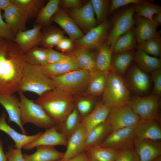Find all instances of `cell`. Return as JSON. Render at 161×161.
<instances>
[{"label": "cell", "instance_id": "3957f363", "mask_svg": "<svg viewBox=\"0 0 161 161\" xmlns=\"http://www.w3.org/2000/svg\"><path fill=\"white\" fill-rule=\"evenodd\" d=\"M56 88L53 80L43 73L40 65L26 63L17 92L19 93L30 92L39 96Z\"/></svg>", "mask_w": 161, "mask_h": 161}, {"label": "cell", "instance_id": "8992f818", "mask_svg": "<svg viewBox=\"0 0 161 161\" xmlns=\"http://www.w3.org/2000/svg\"><path fill=\"white\" fill-rule=\"evenodd\" d=\"M91 74L87 70L78 69L50 78L56 88L72 95L87 88Z\"/></svg>", "mask_w": 161, "mask_h": 161}, {"label": "cell", "instance_id": "f907efd6", "mask_svg": "<svg viewBox=\"0 0 161 161\" xmlns=\"http://www.w3.org/2000/svg\"><path fill=\"white\" fill-rule=\"evenodd\" d=\"M73 46V42L71 39L64 38L56 46L57 49L62 51H67L71 49Z\"/></svg>", "mask_w": 161, "mask_h": 161}, {"label": "cell", "instance_id": "1f68e13d", "mask_svg": "<svg viewBox=\"0 0 161 161\" xmlns=\"http://www.w3.org/2000/svg\"><path fill=\"white\" fill-rule=\"evenodd\" d=\"M133 55L131 51L116 54L112 59L111 70L123 77L133 61Z\"/></svg>", "mask_w": 161, "mask_h": 161}, {"label": "cell", "instance_id": "60d3db41", "mask_svg": "<svg viewBox=\"0 0 161 161\" xmlns=\"http://www.w3.org/2000/svg\"><path fill=\"white\" fill-rule=\"evenodd\" d=\"M138 49L153 56L161 55V40L160 36L152 38L138 44Z\"/></svg>", "mask_w": 161, "mask_h": 161}, {"label": "cell", "instance_id": "db71d44e", "mask_svg": "<svg viewBox=\"0 0 161 161\" xmlns=\"http://www.w3.org/2000/svg\"><path fill=\"white\" fill-rule=\"evenodd\" d=\"M12 4V0H0V10L4 11Z\"/></svg>", "mask_w": 161, "mask_h": 161}, {"label": "cell", "instance_id": "cb8c5ba5", "mask_svg": "<svg viewBox=\"0 0 161 161\" xmlns=\"http://www.w3.org/2000/svg\"><path fill=\"white\" fill-rule=\"evenodd\" d=\"M31 154H23L25 161H56L63 157L64 152L59 151L54 146L41 145Z\"/></svg>", "mask_w": 161, "mask_h": 161}, {"label": "cell", "instance_id": "ba28073f", "mask_svg": "<svg viewBox=\"0 0 161 161\" xmlns=\"http://www.w3.org/2000/svg\"><path fill=\"white\" fill-rule=\"evenodd\" d=\"M140 119L128 104L112 108L106 120L113 131L135 126Z\"/></svg>", "mask_w": 161, "mask_h": 161}, {"label": "cell", "instance_id": "681fc988", "mask_svg": "<svg viewBox=\"0 0 161 161\" xmlns=\"http://www.w3.org/2000/svg\"><path fill=\"white\" fill-rule=\"evenodd\" d=\"M142 0H112L110 1L109 13L123 6L130 4H136Z\"/></svg>", "mask_w": 161, "mask_h": 161}, {"label": "cell", "instance_id": "f546056e", "mask_svg": "<svg viewBox=\"0 0 161 161\" xmlns=\"http://www.w3.org/2000/svg\"><path fill=\"white\" fill-rule=\"evenodd\" d=\"M133 61L142 70L147 73L161 68V60L158 57L147 54L138 49L134 54Z\"/></svg>", "mask_w": 161, "mask_h": 161}, {"label": "cell", "instance_id": "5b68a950", "mask_svg": "<svg viewBox=\"0 0 161 161\" xmlns=\"http://www.w3.org/2000/svg\"><path fill=\"white\" fill-rule=\"evenodd\" d=\"M19 94L21 120L23 126L31 123L46 129L58 126L55 122L34 100L27 98L24 93Z\"/></svg>", "mask_w": 161, "mask_h": 161}, {"label": "cell", "instance_id": "d6a6232c", "mask_svg": "<svg viewBox=\"0 0 161 161\" xmlns=\"http://www.w3.org/2000/svg\"><path fill=\"white\" fill-rule=\"evenodd\" d=\"M120 151L100 145L88 148L85 151L90 158L96 161H114Z\"/></svg>", "mask_w": 161, "mask_h": 161}, {"label": "cell", "instance_id": "11a10c76", "mask_svg": "<svg viewBox=\"0 0 161 161\" xmlns=\"http://www.w3.org/2000/svg\"><path fill=\"white\" fill-rule=\"evenodd\" d=\"M3 141L0 139V161H7L6 155L3 150Z\"/></svg>", "mask_w": 161, "mask_h": 161}, {"label": "cell", "instance_id": "9c48e42d", "mask_svg": "<svg viewBox=\"0 0 161 161\" xmlns=\"http://www.w3.org/2000/svg\"><path fill=\"white\" fill-rule=\"evenodd\" d=\"M134 5L129 6L121 12L114 19L106 42L112 49L116 41L132 29L134 24Z\"/></svg>", "mask_w": 161, "mask_h": 161}, {"label": "cell", "instance_id": "ee69618b", "mask_svg": "<svg viewBox=\"0 0 161 161\" xmlns=\"http://www.w3.org/2000/svg\"><path fill=\"white\" fill-rule=\"evenodd\" d=\"M47 64L58 63L67 60L70 57L69 55H64L52 48H47Z\"/></svg>", "mask_w": 161, "mask_h": 161}, {"label": "cell", "instance_id": "816d5d0a", "mask_svg": "<svg viewBox=\"0 0 161 161\" xmlns=\"http://www.w3.org/2000/svg\"><path fill=\"white\" fill-rule=\"evenodd\" d=\"M82 1L80 0H62L60 1L59 4L63 7L72 9L81 6Z\"/></svg>", "mask_w": 161, "mask_h": 161}, {"label": "cell", "instance_id": "74e56055", "mask_svg": "<svg viewBox=\"0 0 161 161\" xmlns=\"http://www.w3.org/2000/svg\"><path fill=\"white\" fill-rule=\"evenodd\" d=\"M64 37L62 31L55 28L48 29L41 32L39 45L46 48H52L56 46Z\"/></svg>", "mask_w": 161, "mask_h": 161}, {"label": "cell", "instance_id": "52a82bcc", "mask_svg": "<svg viewBox=\"0 0 161 161\" xmlns=\"http://www.w3.org/2000/svg\"><path fill=\"white\" fill-rule=\"evenodd\" d=\"M160 97L153 94L138 97L131 100L129 104L133 111L141 119H158Z\"/></svg>", "mask_w": 161, "mask_h": 161}, {"label": "cell", "instance_id": "ab89813d", "mask_svg": "<svg viewBox=\"0 0 161 161\" xmlns=\"http://www.w3.org/2000/svg\"><path fill=\"white\" fill-rule=\"evenodd\" d=\"M26 63L33 65H44L47 64V48L35 47L24 54Z\"/></svg>", "mask_w": 161, "mask_h": 161}, {"label": "cell", "instance_id": "b9f144b4", "mask_svg": "<svg viewBox=\"0 0 161 161\" xmlns=\"http://www.w3.org/2000/svg\"><path fill=\"white\" fill-rule=\"evenodd\" d=\"M97 23H101L107 19L109 13L110 1L107 0H90Z\"/></svg>", "mask_w": 161, "mask_h": 161}, {"label": "cell", "instance_id": "7dc6e473", "mask_svg": "<svg viewBox=\"0 0 161 161\" xmlns=\"http://www.w3.org/2000/svg\"><path fill=\"white\" fill-rule=\"evenodd\" d=\"M0 37L3 39L12 41L15 37L8 25L3 21L1 14L0 10Z\"/></svg>", "mask_w": 161, "mask_h": 161}, {"label": "cell", "instance_id": "836d02e7", "mask_svg": "<svg viewBox=\"0 0 161 161\" xmlns=\"http://www.w3.org/2000/svg\"><path fill=\"white\" fill-rule=\"evenodd\" d=\"M81 120L80 114L75 107L65 120L58 126V130L67 140L80 124Z\"/></svg>", "mask_w": 161, "mask_h": 161}, {"label": "cell", "instance_id": "94428289", "mask_svg": "<svg viewBox=\"0 0 161 161\" xmlns=\"http://www.w3.org/2000/svg\"><path fill=\"white\" fill-rule=\"evenodd\" d=\"M3 40V39H2L0 37V41H1L2 40Z\"/></svg>", "mask_w": 161, "mask_h": 161}, {"label": "cell", "instance_id": "680465c9", "mask_svg": "<svg viewBox=\"0 0 161 161\" xmlns=\"http://www.w3.org/2000/svg\"><path fill=\"white\" fill-rule=\"evenodd\" d=\"M88 161H96L95 160H94V159H92V158H90H90H89V159Z\"/></svg>", "mask_w": 161, "mask_h": 161}, {"label": "cell", "instance_id": "7bdbcfd3", "mask_svg": "<svg viewBox=\"0 0 161 161\" xmlns=\"http://www.w3.org/2000/svg\"><path fill=\"white\" fill-rule=\"evenodd\" d=\"M93 101L91 99L83 98L78 100L76 103L75 107L79 112L82 119L89 114L93 110Z\"/></svg>", "mask_w": 161, "mask_h": 161}, {"label": "cell", "instance_id": "44dd1931", "mask_svg": "<svg viewBox=\"0 0 161 161\" xmlns=\"http://www.w3.org/2000/svg\"><path fill=\"white\" fill-rule=\"evenodd\" d=\"M7 115L3 112L0 115V130L7 134L14 141V147L21 149L25 145L36 139L43 133L39 132L32 135H27L17 132L8 125L6 121Z\"/></svg>", "mask_w": 161, "mask_h": 161}, {"label": "cell", "instance_id": "603a6c76", "mask_svg": "<svg viewBox=\"0 0 161 161\" xmlns=\"http://www.w3.org/2000/svg\"><path fill=\"white\" fill-rule=\"evenodd\" d=\"M111 109L101 101L97 103L92 111L81 119V123L87 133L93 128L105 121Z\"/></svg>", "mask_w": 161, "mask_h": 161}, {"label": "cell", "instance_id": "7402d4cb", "mask_svg": "<svg viewBox=\"0 0 161 161\" xmlns=\"http://www.w3.org/2000/svg\"><path fill=\"white\" fill-rule=\"evenodd\" d=\"M51 21L59 25L72 40L75 41L84 35L73 19L69 14L63 11L58 10L52 17Z\"/></svg>", "mask_w": 161, "mask_h": 161}, {"label": "cell", "instance_id": "91938a15", "mask_svg": "<svg viewBox=\"0 0 161 161\" xmlns=\"http://www.w3.org/2000/svg\"><path fill=\"white\" fill-rule=\"evenodd\" d=\"M135 161H140V160L139 158H138Z\"/></svg>", "mask_w": 161, "mask_h": 161}, {"label": "cell", "instance_id": "d4e9b609", "mask_svg": "<svg viewBox=\"0 0 161 161\" xmlns=\"http://www.w3.org/2000/svg\"><path fill=\"white\" fill-rule=\"evenodd\" d=\"M70 57L68 59L62 61L40 65L41 69L43 73L50 78L60 76L80 69L74 59Z\"/></svg>", "mask_w": 161, "mask_h": 161}, {"label": "cell", "instance_id": "bcb514c9", "mask_svg": "<svg viewBox=\"0 0 161 161\" xmlns=\"http://www.w3.org/2000/svg\"><path fill=\"white\" fill-rule=\"evenodd\" d=\"M151 79L153 82L152 94L160 97L161 95V69H156L151 72Z\"/></svg>", "mask_w": 161, "mask_h": 161}, {"label": "cell", "instance_id": "8fae6325", "mask_svg": "<svg viewBox=\"0 0 161 161\" xmlns=\"http://www.w3.org/2000/svg\"><path fill=\"white\" fill-rule=\"evenodd\" d=\"M112 23L106 19L88 32L85 35L75 40L78 47L89 49L99 48L103 43Z\"/></svg>", "mask_w": 161, "mask_h": 161}, {"label": "cell", "instance_id": "7c38bea8", "mask_svg": "<svg viewBox=\"0 0 161 161\" xmlns=\"http://www.w3.org/2000/svg\"><path fill=\"white\" fill-rule=\"evenodd\" d=\"M125 75L124 79L129 89L141 96L149 92L151 86L150 78L147 73L136 65H133L128 69Z\"/></svg>", "mask_w": 161, "mask_h": 161}, {"label": "cell", "instance_id": "30bf717a", "mask_svg": "<svg viewBox=\"0 0 161 161\" xmlns=\"http://www.w3.org/2000/svg\"><path fill=\"white\" fill-rule=\"evenodd\" d=\"M136 125L112 131L100 145L119 151L132 148L136 137Z\"/></svg>", "mask_w": 161, "mask_h": 161}, {"label": "cell", "instance_id": "d590c367", "mask_svg": "<svg viewBox=\"0 0 161 161\" xmlns=\"http://www.w3.org/2000/svg\"><path fill=\"white\" fill-rule=\"evenodd\" d=\"M59 0H50L41 8L36 17L35 25L42 27L48 24L54 15L58 10Z\"/></svg>", "mask_w": 161, "mask_h": 161}, {"label": "cell", "instance_id": "e575fe53", "mask_svg": "<svg viewBox=\"0 0 161 161\" xmlns=\"http://www.w3.org/2000/svg\"><path fill=\"white\" fill-rule=\"evenodd\" d=\"M112 49L106 43L99 48L95 57V62L97 71L108 73L111 69Z\"/></svg>", "mask_w": 161, "mask_h": 161}, {"label": "cell", "instance_id": "e0dca14e", "mask_svg": "<svg viewBox=\"0 0 161 161\" xmlns=\"http://www.w3.org/2000/svg\"><path fill=\"white\" fill-rule=\"evenodd\" d=\"M134 145L140 161H152L160 156L161 146L156 141L136 137Z\"/></svg>", "mask_w": 161, "mask_h": 161}, {"label": "cell", "instance_id": "83f0119b", "mask_svg": "<svg viewBox=\"0 0 161 161\" xmlns=\"http://www.w3.org/2000/svg\"><path fill=\"white\" fill-rule=\"evenodd\" d=\"M112 131L111 128L106 120L92 128L86 134V149L100 145Z\"/></svg>", "mask_w": 161, "mask_h": 161}, {"label": "cell", "instance_id": "6125c7cd", "mask_svg": "<svg viewBox=\"0 0 161 161\" xmlns=\"http://www.w3.org/2000/svg\"><path fill=\"white\" fill-rule=\"evenodd\" d=\"M61 161V160H57V161Z\"/></svg>", "mask_w": 161, "mask_h": 161}, {"label": "cell", "instance_id": "4316f807", "mask_svg": "<svg viewBox=\"0 0 161 161\" xmlns=\"http://www.w3.org/2000/svg\"><path fill=\"white\" fill-rule=\"evenodd\" d=\"M69 56L74 59L80 69L91 73L97 71L95 57L89 49L78 47L73 49Z\"/></svg>", "mask_w": 161, "mask_h": 161}, {"label": "cell", "instance_id": "2e32d148", "mask_svg": "<svg viewBox=\"0 0 161 161\" xmlns=\"http://www.w3.org/2000/svg\"><path fill=\"white\" fill-rule=\"evenodd\" d=\"M42 27L34 25L30 29L19 31L13 41L18 46L24 54L32 48L38 46L40 41Z\"/></svg>", "mask_w": 161, "mask_h": 161}, {"label": "cell", "instance_id": "ac0fdd59", "mask_svg": "<svg viewBox=\"0 0 161 161\" xmlns=\"http://www.w3.org/2000/svg\"><path fill=\"white\" fill-rule=\"evenodd\" d=\"M19 100V98L13 95H0V104L5 109L8 114V122L16 123L19 127L22 134L27 135L21 120Z\"/></svg>", "mask_w": 161, "mask_h": 161}, {"label": "cell", "instance_id": "6f0895ef", "mask_svg": "<svg viewBox=\"0 0 161 161\" xmlns=\"http://www.w3.org/2000/svg\"><path fill=\"white\" fill-rule=\"evenodd\" d=\"M152 161H161V156H160Z\"/></svg>", "mask_w": 161, "mask_h": 161}, {"label": "cell", "instance_id": "ffe728a7", "mask_svg": "<svg viewBox=\"0 0 161 161\" xmlns=\"http://www.w3.org/2000/svg\"><path fill=\"white\" fill-rule=\"evenodd\" d=\"M135 133L137 138L157 141L161 139V129L154 119H141L136 125Z\"/></svg>", "mask_w": 161, "mask_h": 161}, {"label": "cell", "instance_id": "c3c4849f", "mask_svg": "<svg viewBox=\"0 0 161 161\" xmlns=\"http://www.w3.org/2000/svg\"><path fill=\"white\" fill-rule=\"evenodd\" d=\"M7 161H25L21 149H17L14 146H9L8 151L5 153Z\"/></svg>", "mask_w": 161, "mask_h": 161}, {"label": "cell", "instance_id": "d6986e66", "mask_svg": "<svg viewBox=\"0 0 161 161\" xmlns=\"http://www.w3.org/2000/svg\"><path fill=\"white\" fill-rule=\"evenodd\" d=\"M134 30L137 42L138 44L148 39L160 36L156 29L157 26L146 18L135 15L134 17Z\"/></svg>", "mask_w": 161, "mask_h": 161}, {"label": "cell", "instance_id": "9f6ffc18", "mask_svg": "<svg viewBox=\"0 0 161 161\" xmlns=\"http://www.w3.org/2000/svg\"><path fill=\"white\" fill-rule=\"evenodd\" d=\"M153 21L157 26L161 24V12L155 15L153 18Z\"/></svg>", "mask_w": 161, "mask_h": 161}, {"label": "cell", "instance_id": "277c9868", "mask_svg": "<svg viewBox=\"0 0 161 161\" xmlns=\"http://www.w3.org/2000/svg\"><path fill=\"white\" fill-rule=\"evenodd\" d=\"M101 102L111 108L129 104L131 99L129 89L123 77L111 70Z\"/></svg>", "mask_w": 161, "mask_h": 161}, {"label": "cell", "instance_id": "f5cc1de1", "mask_svg": "<svg viewBox=\"0 0 161 161\" xmlns=\"http://www.w3.org/2000/svg\"><path fill=\"white\" fill-rule=\"evenodd\" d=\"M90 157L85 152L74 157L66 161H88Z\"/></svg>", "mask_w": 161, "mask_h": 161}, {"label": "cell", "instance_id": "8d00e7d4", "mask_svg": "<svg viewBox=\"0 0 161 161\" xmlns=\"http://www.w3.org/2000/svg\"><path fill=\"white\" fill-rule=\"evenodd\" d=\"M136 42L134 30L131 29L116 41L112 47V52L116 54L131 51L135 47Z\"/></svg>", "mask_w": 161, "mask_h": 161}, {"label": "cell", "instance_id": "f35d334b", "mask_svg": "<svg viewBox=\"0 0 161 161\" xmlns=\"http://www.w3.org/2000/svg\"><path fill=\"white\" fill-rule=\"evenodd\" d=\"M134 12L136 15L153 21L154 16L161 12V7L151 2L142 0L134 4Z\"/></svg>", "mask_w": 161, "mask_h": 161}, {"label": "cell", "instance_id": "f6af8a7d", "mask_svg": "<svg viewBox=\"0 0 161 161\" xmlns=\"http://www.w3.org/2000/svg\"><path fill=\"white\" fill-rule=\"evenodd\" d=\"M138 157L132 148L120 151L114 161H135Z\"/></svg>", "mask_w": 161, "mask_h": 161}, {"label": "cell", "instance_id": "f1b7e54d", "mask_svg": "<svg viewBox=\"0 0 161 161\" xmlns=\"http://www.w3.org/2000/svg\"><path fill=\"white\" fill-rule=\"evenodd\" d=\"M13 4L19 10L27 21L36 17L44 6L43 0H12Z\"/></svg>", "mask_w": 161, "mask_h": 161}, {"label": "cell", "instance_id": "7a4b0ae2", "mask_svg": "<svg viewBox=\"0 0 161 161\" xmlns=\"http://www.w3.org/2000/svg\"><path fill=\"white\" fill-rule=\"evenodd\" d=\"M35 102L58 126L65 120L75 108L72 95L57 88L44 93Z\"/></svg>", "mask_w": 161, "mask_h": 161}, {"label": "cell", "instance_id": "4fadbf2b", "mask_svg": "<svg viewBox=\"0 0 161 161\" xmlns=\"http://www.w3.org/2000/svg\"><path fill=\"white\" fill-rule=\"evenodd\" d=\"M69 15L86 33L97 24L90 1L83 5L70 9Z\"/></svg>", "mask_w": 161, "mask_h": 161}, {"label": "cell", "instance_id": "6da1fadb", "mask_svg": "<svg viewBox=\"0 0 161 161\" xmlns=\"http://www.w3.org/2000/svg\"><path fill=\"white\" fill-rule=\"evenodd\" d=\"M26 64L24 54L15 42L0 41V95L17 92Z\"/></svg>", "mask_w": 161, "mask_h": 161}, {"label": "cell", "instance_id": "5bb4252c", "mask_svg": "<svg viewBox=\"0 0 161 161\" xmlns=\"http://www.w3.org/2000/svg\"><path fill=\"white\" fill-rule=\"evenodd\" d=\"M86 131L80 124L67 140V148L61 161L69 159L85 152Z\"/></svg>", "mask_w": 161, "mask_h": 161}, {"label": "cell", "instance_id": "9a60e30c", "mask_svg": "<svg viewBox=\"0 0 161 161\" xmlns=\"http://www.w3.org/2000/svg\"><path fill=\"white\" fill-rule=\"evenodd\" d=\"M67 144V140L58 131L56 126L46 129L38 138L25 145L22 148L29 150L41 145L66 146Z\"/></svg>", "mask_w": 161, "mask_h": 161}, {"label": "cell", "instance_id": "4dcf8cb0", "mask_svg": "<svg viewBox=\"0 0 161 161\" xmlns=\"http://www.w3.org/2000/svg\"><path fill=\"white\" fill-rule=\"evenodd\" d=\"M108 73L98 71L91 73L87 88L89 95L94 96L102 95L107 83Z\"/></svg>", "mask_w": 161, "mask_h": 161}, {"label": "cell", "instance_id": "484cf974", "mask_svg": "<svg viewBox=\"0 0 161 161\" xmlns=\"http://www.w3.org/2000/svg\"><path fill=\"white\" fill-rule=\"evenodd\" d=\"M2 17L15 36L20 30H26V20L13 4L4 11Z\"/></svg>", "mask_w": 161, "mask_h": 161}]
</instances>
